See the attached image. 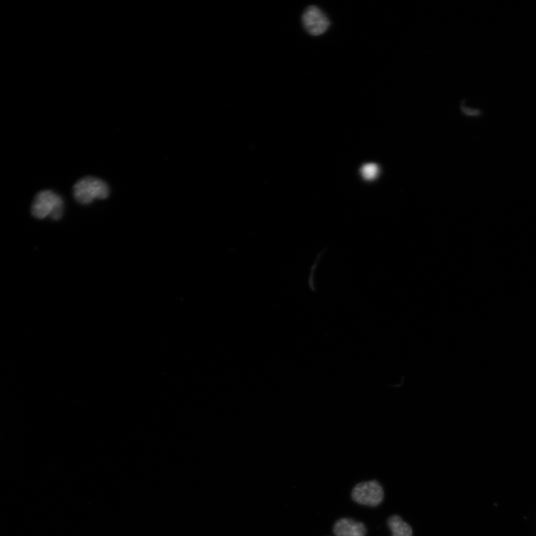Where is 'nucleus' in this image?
I'll return each instance as SVG.
<instances>
[{
    "instance_id": "1",
    "label": "nucleus",
    "mask_w": 536,
    "mask_h": 536,
    "mask_svg": "<svg viewBox=\"0 0 536 536\" xmlns=\"http://www.w3.org/2000/svg\"><path fill=\"white\" fill-rule=\"evenodd\" d=\"M64 203L62 197L51 190L40 192L33 202L31 214L38 219L50 216L57 220L62 218Z\"/></svg>"
},
{
    "instance_id": "2",
    "label": "nucleus",
    "mask_w": 536,
    "mask_h": 536,
    "mask_svg": "<svg viewBox=\"0 0 536 536\" xmlns=\"http://www.w3.org/2000/svg\"><path fill=\"white\" fill-rule=\"evenodd\" d=\"M110 195L108 185L101 179L86 177L79 180L74 185L73 195L80 204H90L96 199H106Z\"/></svg>"
},
{
    "instance_id": "3",
    "label": "nucleus",
    "mask_w": 536,
    "mask_h": 536,
    "mask_svg": "<svg viewBox=\"0 0 536 536\" xmlns=\"http://www.w3.org/2000/svg\"><path fill=\"white\" fill-rule=\"evenodd\" d=\"M384 493L381 485L376 480L357 484L352 492V498L360 505L376 507L382 503Z\"/></svg>"
},
{
    "instance_id": "4",
    "label": "nucleus",
    "mask_w": 536,
    "mask_h": 536,
    "mask_svg": "<svg viewBox=\"0 0 536 536\" xmlns=\"http://www.w3.org/2000/svg\"><path fill=\"white\" fill-rule=\"evenodd\" d=\"M305 29L313 36H318L328 30L330 21L317 6H309L302 17Z\"/></svg>"
},
{
    "instance_id": "5",
    "label": "nucleus",
    "mask_w": 536,
    "mask_h": 536,
    "mask_svg": "<svg viewBox=\"0 0 536 536\" xmlns=\"http://www.w3.org/2000/svg\"><path fill=\"white\" fill-rule=\"evenodd\" d=\"M333 532L336 536H366L367 530L365 523L344 518L335 523Z\"/></svg>"
},
{
    "instance_id": "6",
    "label": "nucleus",
    "mask_w": 536,
    "mask_h": 536,
    "mask_svg": "<svg viewBox=\"0 0 536 536\" xmlns=\"http://www.w3.org/2000/svg\"><path fill=\"white\" fill-rule=\"evenodd\" d=\"M388 526L393 536H413V530L409 523H406L397 515L390 516L388 520Z\"/></svg>"
},
{
    "instance_id": "7",
    "label": "nucleus",
    "mask_w": 536,
    "mask_h": 536,
    "mask_svg": "<svg viewBox=\"0 0 536 536\" xmlns=\"http://www.w3.org/2000/svg\"><path fill=\"white\" fill-rule=\"evenodd\" d=\"M380 173L379 167L376 163H367L360 169V174L367 181L375 180Z\"/></svg>"
}]
</instances>
